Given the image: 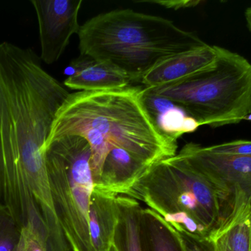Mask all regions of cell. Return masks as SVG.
<instances>
[{"instance_id":"7c38bea8","label":"cell","mask_w":251,"mask_h":251,"mask_svg":"<svg viewBox=\"0 0 251 251\" xmlns=\"http://www.w3.org/2000/svg\"><path fill=\"white\" fill-rule=\"evenodd\" d=\"M143 99L148 112L162 134L177 141L183 134L196 131L200 124L167 99L143 86Z\"/></svg>"},{"instance_id":"e0dca14e","label":"cell","mask_w":251,"mask_h":251,"mask_svg":"<svg viewBox=\"0 0 251 251\" xmlns=\"http://www.w3.org/2000/svg\"><path fill=\"white\" fill-rule=\"evenodd\" d=\"M171 227L178 236L184 251H215L212 239L193 235L187 231Z\"/></svg>"},{"instance_id":"8fae6325","label":"cell","mask_w":251,"mask_h":251,"mask_svg":"<svg viewBox=\"0 0 251 251\" xmlns=\"http://www.w3.org/2000/svg\"><path fill=\"white\" fill-rule=\"evenodd\" d=\"M131 78L110 62L88 57L85 66L77 73L68 77L65 86L79 91L119 89L130 85Z\"/></svg>"},{"instance_id":"4fadbf2b","label":"cell","mask_w":251,"mask_h":251,"mask_svg":"<svg viewBox=\"0 0 251 251\" xmlns=\"http://www.w3.org/2000/svg\"><path fill=\"white\" fill-rule=\"evenodd\" d=\"M140 234L143 251H184L172 227L151 209L140 211Z\"/></svg>"},{"instance_id":"9c48e42d","label":"cell","mask_w":251,"mask_h":251,"mask_svg":"<svg viewBox=\"0 0 251 251\" xmlns=\"http://www.w3.org/2000/svg\"><path fill=\"white\" fill-rule=\"evenodd\" d=\"M151 166L126 150L116 147L106 156L100 180L94 188L124 195Z\"/></svg>"},{"instance_id":"7a4b0ae2","label":"cell","mask_w":251,"mask_h":251,"mask_svg":"<svg viewBox=\"0 0 251 251\" xmlns=\"http://www.w3.org/2000/svg\"><path fill=\"white\" fill-rule=\"evenodd\" d=\"M77 35L80 56L110 62L132 82H140L160 62L207 44L169 19L131 9L100 13Z\"/></svg>"},{"instance_id":"9a60e30c","label":"cell","mask_w":251,"mask_h":251,"mask_svg":"<svg viewBox=\"0 0 251 251\" xmlns=\"http://www.w3.org/2000/svg\"><path fill=\"white\" fill-rule=\"evenodd\" d=\"M215 251H251V218H243L212 238Z\"/></svg>"},{"instance_id":"7402d4cb","label":"cell","mask_w":251,"mask_h":251,"mask_svg":"<svg viewBox=\"0 0 251 251\" xmlns=\"http://www.w3.org/2000/svg\"><path fill=\"white\" fill-rule=\"evenodd\" d=\"M110 251H114V249H112L111 250H110Z\"/></svg>"},{"instance_id":"30bf717a","label":"cell","mask_w":251,"mask_h":251,"mask_svg":"<svg viewBox=\"0 0 251 251\" xmlns=\"http://www.w3.org/2000/svg\"><path fill=\"white\" fill-rule=\"evenodd\" d=\"M116 195L94 188L90 200L88 225L90 237L95 251L113 249L119 221Z\"/></svg>"},{"instance_id":"ac0fdd59","label":"cell","mask_w":251,"mask_h":251,"mask_svg":"<svg viewBox=\"0 0 251 251\" xmlns=\"http://www.w3.org/2000/svg\"><path fill=\"white\" fill-rule=\"evenodd\" d=\"M207 147L209 151L229 156H251V141L235 140Z\"/></svg>"},{"instance_id":"d6986e66","label":"cell","mask_w":251,"mask_h":251,"mask_svg":"<svg viewBox=\"0 0 251 251\" xmlns=\"http://www.w3.org/2000/svg\"><path fill=\"white\" fill-rule=\"evenodd\" d=\"M138 2L152 3L157 4L166 8L178 10V9L187 8V7H196L200 4L201 1H193V0H173V1H162V0H153V1H140Z\"/></svg>"},{"instance_id":"6da1fadb","label":"cell","mask_w":251,"mask_h":251,"mask_svg":"<svg viewBox=\"0 0 251 251\" xmlns=\"http://www.w3.org/2000/svg\"><path fill=\"white\" fill-rule=\"evenodd\" d=\"M143 87L72 93L59 109L49 137L76 135L89 143L98 183L106 156L124 149L149 165L174 157L177 141L162 134L143 102Z\"/></svg>"},{"instance_id":"5b68a950","label":"cell","mask_w":251,"mask_h":251,"mask_svg":"<svg viewBox=\"0 0 251 251\" xmlns=\"http://www.w3.org/2000/svg\"><path fill=\"white\" fill-rule=\"evenodd\" d=\"M91 146L76 135L48 137L44 159L57 219L72 251H95L88 212L94 189Z\"/></svg>"},{"instance_id":"52a82bcc","label":"cell","mask_w":251,"mask_h":251,"mask_svg":"<svg viewBox=\"0 0 251 251\" xmlns=\"http://www.w3.org/2000/svg\"><path fill=\"white\" fill-rule=\"evenodd\" d=\"M38 16L41 59L47 64L59 60L74 34L79 33L78 22L82 0H32Z\"/></svg>"},{"instance_id":"277c9868","label":"cell","mask_w":251,"mask_h":251,"mask_svg":"<svg viewBox=\"0 0 251 251\" xmlns=\"http://www.w3.org/2000/svg\"><path fill=\"white\" fill-rule=\"evenodd\" d=\"M216 50L215 63L199 75L147 88L181 108L200 125L215 128L240 123L251 113V63L224 47L216 46Z\"/></svg>"},{"instance_id":"3957f363","label":"cell","mask_w":251,"mask_h":251,"mask_svg":"<svg viewBox=\"0 0 251 251\" xmlns=\"http://www.w3.org/2000/svg\"><path fill=\"white\" fill-rule=\"evenodd\" d=\"M124 196L143 202L171 226L193 235L211 239L222 225L215 188L174 156L151 167Z\"/></svg>"},{"instance_id":"ffe728a7","label":"cell","mask_w":251,"mask_h":251,"mask_svg":"<svg viewBox=\"0 0 251 251\" xmlns=\"http://www.w3.org/2000/svg\"><path fill=\"white\" fill-rule=\"evenodd\" d=\"M246 22H247L248 28L251 32V5L248 7L245 12Z\"/></svg>"},{"instance_id":"2e32d148","label":"cell","mask_w":251,"mask_h":251,"mask_svg":"<svg viewBox=\"0 0 251 251\" xmlns=\"http://www.w3.org/2000/svg\"><path fill=\"white\" fill-rule=\"evenodd\" d=\"M21 230L10 212L0 206V251H15Z\"/></svg>"},{"instance_id":"ba28073f","label":"cell","mask_w":251,"mask_h":251,"mask_svg":"<svg viewBox=\"0 0 251 251\" xmlns=\"http://www.w3.org/2000/svg\"><path fill=\"white\" fill-rule=\"evenodd\" d=\"M216 57V46L206 44L160 62L149 70L140 82L146 88L178 84L210 67Z\"/></svg>"},{"instance_id":"5bb4252c","label":"cell","mask_w":251,"mask_h":251,"mask_svg":"<svg viewBox=\"0 0 251 251\" xmlns=\"http://www.w3.org/2000/svg\"><path fill=\"white\" fill-rule=\"evenodd\" d=\"M119 221L115 233V251H143L140 234L141 206L135 199L118 195Z\"/></svg>"},{"instance_id":"44dd1931","label":"cell","mask_w":251,"mask_h":251,"mask_svg":"<svg viewBox=\"0 0 251 251\" xmlns=\"http://www.w3.org/2000/svg\"><path fill=\"white\" fill-rule=\"evenodd\" d=\"M245 120H250L251 121V113L250 115H249V116H247V117L246 118V119Z\"/></svg>"},{"instance_id":"8992f818","label":"cell","mask_w":251,"mask_h":251,"mask_svg":"<svg viewBox=\"0 0 251 251\" xmlns=\"http://www.w3.org/2000/svg\"><path fill=\"white\" fill-rule=\"evenodd\" d=\"M174 157L215 188L223 215L222 225L215 234L243 218H251V156L212 153L206 147L189 142Z\"/></svg>"}]
</instances>
